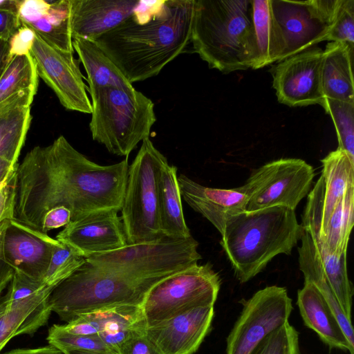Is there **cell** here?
<instances>
[{
    "instance_id": "cell-15",
    "label": "cell",
    "mask_w": 354,
    "mask_h": 354,
    "mask_svg": "<svg viewBox=\"0 0 354 354\" xmlns=\"http://www.w3.org/2000/svg\"><path fill=\"white\" fill-rule=\"evenodd\" d=\"M119 210L104 209L71 221L56 239L82 257L120 249L127 244Z\"/></svg>"
},
{
    "instance_id": "cell-30",
    "label": "cell",
    "mask_w": 354,
    "mask_h": 354,
    "mask_svg": "<svg viewBox=\"0 0 354 354\" xmlns=\"http://www.w3.org/2000/svg\"><path fill=\"white\" fill-rule=\"evenodd\" d=\"M354 220V187L337 204L324 227L318 241L328 252L340 255L347 252Z\"/></svg>"
},
{
    "instance_id": "cell-20",
    "label": "cell",
    "mask_w": 354,
    "mask_h": 354,
    "mask_svg": "<svg viewBox=\"0 0 354 354\" xmlns=\"http://www.w3.org/2000/svg\"><path fill=\"white\" fill-rule=\"evenodd\" d=\"M21 25L32 30L49 44L73 53L70 28V0H21Z\"/></svg>"
},
{
    "instance_id": "cell-19",
    "label": "cell",
    "mask_w": 354,
    "mask_h": 354,
    "mask_svg": "<svg viewBox=\"0 0 354 354\" xmlns=\"http://www.w3.org/2000/svg\"><path fill=\"white\" fill-rule=\"evenodd\" d=\"M181 198L222 234L227 221L245 211L248 196L239 187L218 189L203 186L184 174L178 176Z\"/></svg>"
},
{
    "instance_id": "cell-16",
    "label": "cell",
    "mask_w": 354,
    "mask_h": 354,
    "mask_svg": "<svg viewBox=\"0 0 354 354\" xmlns=\"http://www.w3.org/2000/svg\"><path fill=\"white\" fill-rule=\"evenodd\" d=\"M214 306H203L183 311L151 327L147 337L163 354H194L212 328Z\"/></svg>"
},
{
    "instance_id": "cell-24",
    "label": "cell",
    "mask_w": 354,
    "mask_h": 354,
    "mask_svg": "<svg viewBox=\"0 0 354 354\" xmlns=\"http://www.w3.org/2000/svg\"><path fill=\"white\" fill-rule=\"evenodd\" d=\"M177 167L167 161L161 167L158 180V208L162 236L187 239L192 236L183 214L178 183Z\"/></svg>"
},
{
    "instance_id": "cell-41",
    "label": "cell",
    "mask_w": 354,
    "mask_h": 354,
    "mask_svg": "<svg viewBox=\"0 0 354 354\" xmlns=\"http://www.w3.org/2000/svg\"><path fill=\"white\" fill-rule=\"evenodd\" d=\"M15 175V173L0 185V222L13 219Z\"/></svg>"
},
{
    "instance_id": "cell-18",
    "label": "cell",
    "mask_w": 354,
    "mask_h": 354,
    "mask_svg": "<svg viewBox=\"0 0 354 354\" xmlns=\"http://www.w3.org/2000/svg\"><path fill=\"white\" fill-rule=\"evenodd\" d=\"M140 0H70L72 39L95 41L129 17Z\"/></svg>"
},
{
    "instance_id": "cell-26",
    "label": "cell",
    "mask_w": 354,
    "mask_h": 354,
    "mask_svg": "<svg viewBox=\"0 0 354 354\" xmlns=\"http://www.w3.org/2000/svg\"><path fill=\"white\" fill-rule=\"evenodd\" d=\"M301 246L298 248L299 267L304 277V281L313 283L324 297L339 322L349 344L354 347L353 328L351 321L345 316L318 262L315 242L310 234L303 227Z\"/></svg>"
},
{
    "instance_id": "cell-9",
    "label": "cell",
    "mask_w": 354,
    "mask_h": 354,
    "mask_svg": "<svg viewBox=\"0 0 354 354\" xmlns=\"http://www.w3.org/2000/svg\"><path fill=\"white\" fill-rule=\"evenodd\" d=\"M341 1L270 0L280 47L279 62L326 41Z\"/></svg>"
},
{
    "instance_id": "cell-35",
    "label": "cell",
    "mask_w": 354,
    "mask_h": 354,
    "mask_svg": "<svg viewBox=\"0 0 354 354\" xmlns=\"http://www.w3.org/2000/svg\"><path fill=\"white\" fill-rule=\"evenodd\" d=\"M46 339L50 345L61 351L73 349L114 353L98 335L73 334L64 330L59 324H54L48 329Z\"/></svg>"
},
{
    "instance_id": "cell-40",
    "label": "cell",
    "mask_w": 354,
    "mask_h": 354,
    "mask_svg": "<svg viewBox=\"0 0 354 354\" xmlns=\"http://www.w3.org/2000/svg\"><path fill=\"white\" fill-rule=\"evenodd\" d=\"M35 36L36 34L32 30L21 26L8 39L11 57L29 55L33 46Z\"/></svg>"
},
{
    "instance_id": "cell-38",
    "label": "cell",
    "mask_w": 354,
    "mask_h": 354,
    "mask_svg": "<svg viewBox=\"0 0 354 354\" xmlns=\"http://www.w3.org/2000/svg\"><path fill=\"white\" fill-rule=\"evenodd\" d=\"M327 41L354 43V0H342Z\"/></svg>"
},
{
    "instance_id": "cell-4",
    "label": "cell",
    "mask_w": 354,
    "mask_h": 354,
    "mask_svg": "<svg viewBox=\"0 0 354 354\" xmlns=\"http://www.w3.org/2000/svg\"><path fill=\"white\" fill-rule=\"evenodd\" d=\"M163 279L104 269L84 260L53 289L48 303L51 310L68 323L80 315L102 309L141 307L149 290Z\"/></svg>"
},
{
    "instance_id": "cell-39",
    "label": "cell",
    "mask_w": 354,
    "mask_h": 354,
    "mask_svg": "<svg viewBox=\"0 0 354 354\" xmlns=\"http://www.w3.org/2000/svg\"><path fill=\"white\" fill-rule=\"evenodd\" d=\"M48 288L53 289L54 288L48 286L43 281L35 280L15 271L6 294L10 299L19 301L32 297Z\"/></svg>"
},
{
    "instance_id": "cell-21",
    "label": "cell",
    "mask_w": 354,
    "mask_h": 354,
    "mask_svg": "<svg viewBox=\"0 0 354 354\" xmlns=\"http://www.w3.org/2000/svg\"><path fill=\"white\" fill-rule=\"evenodd\" d=\"M46 289L27 299L14 301L7 294L0 296V351L14 337L33 335L44 326L52 312Z\"/></svg>"
},
{
    "instance_id": "cell-23",
    "label": "cell",
    "mask_w": 354,
    "mask_h": 354,
    "mask_svg": "<svg viewBox=\"0 0 354 354\" xmlns=\"http://www.w3.org/2000/svg\"><path fill=\"white\" fill-rule=\"evenodd\" d=\"M353 46L330 41L323 50L322 86L324 97L354 103Z\"/></svg>"
},
{
    "instance_id": "cell-8",
    "label": "cell",
    "mask_w": 354,
    "mask_h": 354,
    "mask_svg": "<svg viewBox=\"0 0 354 354\" xmlns=\"http://www.w3.org/2000/svg\"><path fill=\"white\" fill-rule=\"evenodd\" d=\"M221 284L210 263L165 277L149 290L141 306L147 328L194 307L214 306Z\"/></svg>"
},
{
    "instance_id": "cell-33",
    "label": "cell",
    "mask_w": 354,
    "mask_h": 354,
    "mask_svg": "<svg viewBox=\"0 0 354 354\" xmlns=\"http://www.w3.org/2000/svg\"><path fill=\"white\" fill-rule=\"evenodd\" d=\"M321 105L335 124L337 148L354 160V103L324 97Z\"/></svg>"
},
{
    "instance_id": "cell-50",
    "label": "cell",
    "mask_w": 354,
    "mask_h": 354,
    "mask_svg": "<svg viewBox=\"0 0 354 354\" xmlns=\"http://www.w3.org/2000/svg\"><path fill=\"white\" fill-rule=\"evenodd\" d=\"M65 354H114L112 353H102V352H93V351H80V350H64L62 351Z\"/></svg>"
},
{
    "instance_id": "cell-6",
    "label": "cell",
    "mask_w": 354,
    "mask_h": 354,
    "mask_svg": "<svg viewBox=\"0 0 354 354\" xmlns=\"http://www.w3.org/2000/svg\"><path fill=\"white\" fill-rule=\"evenodd\" d=\"M167 161L149 138L130 165L121 207V220L128 245L155 241L162 234L158 208V180Z\"/></svg>"
},
{
    "instance_id": "cell-25",
    "label": "cell",
    "mask_w": 354,
    "mask_h": 354,
    "mask_svg": "<svg viewBox=\"0 0 354 354\" xmlns=\"http://www.w3.org/2000/svg\"><path fill=\"white\" fill-rule=\"evenodd\" d=\"M73 47L86 73L88 91L104 87H133L94 41L73 39Z\"/></svg>"
},
{
    "instance_id": "cell-13",
    "label": "cell",
    "mask_w": 354,
    "mask_h": 354,
    "mask_svg": "<svg viewBox=\"0 0 354 354\" xmlns=\"http://www.w3.org/2000/svg\"><path fill=\"white\" fill-rule=\"evenodd\" d=\"M30 54L35 62L38 75L55 92L64 107L91 113L87 86L73 53L60 50L36 35Z\"/></svg>"
},
{
    "instance_id": "cell-1",
    "label": "cell",
    "mask_w": 354,
    "mask_h": 354,
    "mask_svg": "<svg viewBox=\"0 0 354 354\" xmlns=\"http://www.w3.org/2000/svg\"><path fill=\"white\" fill-rule=\"evenodd\" d=\"M195 0L144 1L94 41L131 84L153 77L190 43Z\"/></svg>"
},
{
    "instance_id": "cell-22",
    "label": "cell",
    "mask_w": 354,
    "mask_h": 354,
    "mask_svg": "<svg viewBox=\"0 0 354 354\" xmlns=\"http://www.w3.org/2000/svg\"><path fill=\"white\" fill-rule=\"evenodd\" d=\"M297 304L306 326L313 330L325 344L353 354L354 347L349 344L333 311L313 283L304 281V287L297 292Z\"/></svg>"
},
{
    "instance_id": "cell-34",
    "label": "cell",
    "mask_w": 354,
    "mask_h": 354,
    "mask_svg": "<svg viewBox=\"0 0 354 354\" xmlns=\"http://www.w3.org/2000/svg\"><path fill=\"white\" fill-rule=\"evenodd\" d=\"M84 257L71 247L57 241L43 281L55 288L84 262Z\"/></svg>"
},
{
    "instance_id": "cell-28",
    "label": "cell",
    "mask_w": 354,
    "mask_h": 354,
    "mask_svg": "<svg viewBox=\"0 0 354 354\" xmlns=\"http://www.w3.org/2000/svg\"><path fill=\"white\" fill-rule=\"evenodd\" d=\"M253 56L251 68L279 62L280 47L272 19L270 0H252Z\"/></svg>"
},
{
    "instance_id": "cell-47",
    "label": "cell",
    "mask_w": 354,
    "mask_h": 354,
    "mask_svg": "<svg viewBox=\"0 0 354 354\" xmlns=\"http://www.w3.org/2000/svg\"><path fill=\"white\" fill-rule=\"evenodd\" d=\"M17 165L18 163L0 158V185L15 173Z\"/></svg>"
},
{
    "instance_id": "cell-32",
    "label": "cell",
    "mask_w": 354,
    "mask_h": 354,
    "mask_svg": "<svg viewBox=\"0 0 354 354\" xmlns=\"http://www.w3.org/2000/svg\"><path fill=\"white\" fill-rule=\"evenodd\" d=\"M315 246L321 268L343 313L348 320L351 321V306L354 291L353 284L348 276L346 253L340 255L329 253L315 242Z\"/></svg>"
},
{
    "instance_id": "cell-11",
    "label": "cell",
    "mask_w": 354,
    "mask_h": 354,
    "mask_svg": "<svg viewBox=\"0 0 354 354\" xmlns=\"http://www.w3.org/2000/svg\"><path fill=\"white\" fill-rule=\"evenodd\" d=\"M242 304L227 338L226 354H250L268 334L288 322L293 309L286 288L277 286L258 290Z\"/></svg>"
},
{
    "instance_id": "cell-14",
    "label": "cell",
    "mask_w": 354,
    "mask_h": 354,
    "mask_svg": "<svg viewBox=\"0 0 354 354\" xmlns=\"http://www.w3.org/2000/svg\"><path fill=\"white\" fill-rule=\"evenodd\" d=\"M323 50L313 46L279 62L271 71L278 101L288 106L322 104Z\"/></svg>"
},
{
    "instance_id": "cell-46",
    "label": "cell",
    "mask_w": 354,
    "mask_h": 354,
    "mask_svg": "<svg viewBox=\"0 0 354 354\" xmlns=\"http://www.w3.org/2000/svg\"><path fill=\"white\" fill-rule=\"evenodd\" d=\"M3 354H65L60 349L52 346L39 347L36 348H17Z\"/></svg>"
},
{
    "instance_id": "cell-37",
    "label": "cell",
    "mask_w": 354,
    "mask_h": 354,
    "mask_svg": "<svg viewBox=\"0 0 354 354\" xmlns=\"http://www.w3.org/2000/svg\"><path fill=\"white\" fill-rule=\"evenodd\" d=\"M146 328L142 317L136 320L114 324L98 335L115 354H127L134 336Z\"/></svg>"
},
{
    "instance_id": "cell-45",
    "label": "cell",
    "mask_w": 354,
    "mask_h": 354,
    "mask_svg": "<svg viewBox=\"0 0 354 354\" xmlns=\"http://www.w3.org/2000/svg\"><path fill=\"white\" fill-rule=\"evenodd\" d=\"M21 26L18 14L0 10V39H8Z\"/></svg>"
},
{
    "instance_id": "cell-3",
    "label": "cell",
    "mask_w": 354,
    "mask_h": 354,
    "mask_svg": "<svg viewBox=\"0 0 354 354\" xmlns=\"http://www.w3.org/2000/svg\"><path fill=\"white\" fill-rule=\"evenodd\" d=\"M190 43L210 68L230 73L251 68L252 0H195Z\"/></svg>"
},
{
    "instance_id": "cell-29",
    "label": "cell",
    "mask_w": 354,
    "mask_h": 354,
    "mask_svg": "<svg viewBox=\"0 0 354 354\" xmlns=\"http://www.w3.org/2000/svg\"><path fill=\"white\" fill-rule=\"evenodd\" d=\"M30 105L16 101L0 109V158L17 164L31 120Z\"/></svg>"
},
{
    "instance_id": "cell-36",
    "label": "cell",
    "mask_w": 354,
    "mask_h": 354,
    "mask_svg": "<svg viewBox=\"0 0 354 354\" xmlns=\"http://www.w3.org/2000/svg\"><path fill=\"white\" fill-rule=\"evenodd\" d=\"M250 354H300L299 333L286 322L268 334Z\"/></svg>"
},
{
    "instance_id": "cell-5",
    "label": "cell",
    "mask_w": 354,
    "mask_h": 354,
    "mask_svg": "<svg viewBox=\"0 0 354 354\" xmlns=\"http://www.w3.org/2000/svg\"><path fill=\"white\" fill-rule=\"evenodd\" d=\"M88 93L93 140L111 153L128 158L138 144L149 137L156 121L153 102L134 87H104Z\"/></svg>"
},
{
    "instance_id": "cell-49",
    "label": "cell",
    "mask_w": 354,
    "mask_h": 354,
    "mask_svg": "<svg viewBox=\"0 0 354 354\" xmlns=\"http://www.w3.org/2000/svg\"><path fill=\"white\" fill-rule=\"evenodd\" d=\"M21 0H0V10L18 14Z\"/></svg>"
},
{
    "instance_id": "cell-7",
    "label": "cell",
    "mask_w": 354,
    "mask_h": 354,
    "mask_svg": "<svg viewBox=\"0 0 354 354\" xmlns=\"http://www.w3.org/2000/svg\"><path fill=\"white\" fill-rule=\"evenodd\" d=\"M192 236L175 239L165 236L150 242L84 257L91 264L104 269L146 278H165L198 264L201 255Z\"/></svg>"
},
{
    "instance_id": "cell-48",
    "label": "cell",
    "mask_w": 354,
    "mask_h": 354,
    "mask_svg": "<svg viewBox=\"0 0 354 354\" xmlns=\"http://www.w3.org/2000/svg\"><path fill=\"white\" fill-rule=\"evenodd\" d=\"M11 59L8 41L0 39V77Z\"/></svg>"
},
{
    "instance_id": "cell-31",
    "label": "cell",
    "mask_w": 354,
    "mask_h": 354,
    "mask_svg": "<svg viewBox=\"0 0 354 354\" xmlns=\"http://www.w3.org/2000/svg\"><path fill=\"white\" fill-rule=\"evenodd\" d=\"M143 317L141 307L121 306L80 315L62 325L67 332L84 335H98L114 324L138 319Z\"/></svg>"
},
{
    "instance_id": "cell-17",
    "label": "cell",
    "mask_w": 354,
    "mask_h": 354,
    "mask_svg": "<svg viewBox=\"0 0 354 354\" xmlns=\"http://www.w3.org/2000/svg\"><path fill=\"white\" fill-rule=\"evenodd\" d=\"M57 242L47 234L10 219L3 236L5 258L15 271L43 281Z\"/></svg>"
},
{
    "instance_id": "cell-27",
    "label": "cell",
    "mask_w": 354,
    "mask_h": 354,
    "mask_svg": "<svg viewBox=\"0 0 354 354\" xmlns=\"http://www.w3.org/2000/svg\"><path fill=\"white\" fill-rule=\"evenodd\" d=\"M38 77L30 54L13 57L0 77V109L16 101L31 104L37 93Z\"/></svg>"
},
{
    "instance_id": "cell-12",
    "label": "cell",
    "mask_w": 354,
    "mask_h": 354,
    "mask_svg": "<svg viewBox=\"0 0 354 354\" xmlns=\"http://www.w3.org/2000/svg\"><path fill=\"white\" fill-rule=\"evenodd\" d=\"M322 171L308 193L301 225L315 241L337 204L354 187V160L337 148L322 160Z\"/></svg>"
},
{
    "instance_id": "cell-42",
    "label": "cell",
    "mask_w": 354,
    "mask_h": 354,
    "mask_svg": "<svg viewBox=\"0 0 354 354\" xmlns=\"http://www.w3.org/2000/svg\"><path fill=\"white\" fill-rule=\"evenodd\" d=\"M71 221V213L64 207L50 209L42 221L41 232L47 234L50 230L66 226Z\"/></svg>"
},
{
    "instance_id": "cell-2",
    "label": "cell",
    "mask_w": 354,
    "mask_h": 354,
    "mask_svg": "<svg viewBox=\"0 0 354 354\" xmlns=\"http://www.w3.org/2000/svg\"><path fill=\"white\" fill-rule=\"evenodd\" d=\"M302 227L294 209L274 206L244 211L226 222L220 241L236 278L245 283L279 254H290Z\"/></svg>"
},
{
    "instance_id": "cell-43",
    "label": "cell",
    "mask_w": 354,
    "mask_h": 354,
    "mask_svg": "<svg viewBox=\"0 0 354 354\" xmlns=\"http://www.w3.org/2000/svg\"><path fill=\"white\" fill-rule=\"evenodd\" d=\"M9 220L5 219L0 222V296L9 285L15 273V270L6 261L3 251V236Z\"/></svg>"
},
{
    "instance_id": "cell-10",
    "label": "cell",
    "mask_w": 354,
    "mask_h": 354,
    "mask_svg": "<svg viewBox=\"0 0 354 354\" xmlns=\"http://www.w3.org/2000/svg\"><path fill=\"white\" fill-rule=\"evenodd\" d=\"M314 169L299 158H280L254 170L240 187L248 196L245 211L283 206L295 209L308 194Z\"/></svg>"
},
{
    "instance_id": "cell-44",
    "label": "cell",
    "mask_w": 354,
    "mask_h": 354,
    "mask_svg": "<svg viewBox=\"0 0 354 354\" xmlns=\"http://www.w3.org/2000/svg\"><path fill=\"white\" fill-rule=\"evenodd\" d=\"M146 328L140 330L134 336L128 347L127 354H163L147 337L145 333Z\"/></svg>"
}]
</instances>
